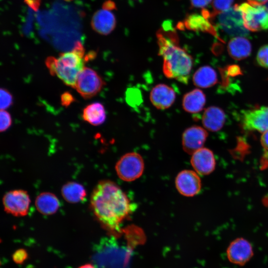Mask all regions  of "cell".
Returning <instances> with one entry per match:
<instances>
[{
	"label": "cell",
	"instance_id": "obj_1",
	"mask_svg": "<svg viewBox=\"0 0 268 268\" xmlns=\"http://www.w3.org/2000/svg\"><path fill=\"white\" fill-rule=\"evenodd\" d=\"M90 206L97 219L108 230L119 231L133 206L122 189L114 182L103 180L93 189Z\"/></svg>",
	"mask_w": 268,
	"mask_h": 268
},
{
	"label": "cell",
	"instance_id": "obj_2",
	"mask_svg": "<svg viewBox=\"0 0 268 268\" xmlns=\"http://www.w3.org/2000/svg\"><path fill=\"white\" fill-rule=\"evenodd\" d=\"M158 55L162 57L165 76L187 84L193 65V59L179 45L178 36L171 27L162 28L156 33Z\"/></svg>",
	"mask_w": 268,
	"mask_h": 268
},
{
	"label": "cell",
	"instance_id": "obj_3",
	"mask_svg": "<svg viewBox=\"0 0 268 268\" xmlns=\"http://www.w3.org/2000/svg\"><path fill=\"white\" fill-rule=\"evenodd\" d=\"M84 60L83 48L78 43L72 51L62 53L58 58L49 57L45 63L51 75L74 88L78 76L84 67Z\"/></svg>",
	"mask_w": 268,
	"mask_h": 268
},
{
	"label": "cell",
	"instance_id": "obj_4",
	"mask_svg": "<svg viewBox=\"0 0 268 268\" xmlns=\"http://www.w3.org/2000/svg\"><path fill=\"white\" fill-rule=\"evenodd\" d=\"M241 12L244 25L249 31L256 32L268 29V8L248 3L235 5Z\"/></svg>",
	"mask_w": 268,
	"mask_h": 268
},
{
	"label": "cell",
	"instance_id": "obj_5",
	"mask_svg": "<svg viewBox=\"0 0 268 268\" xmlns=\"http://www.w3.org/2000/svg\"><path fill=\"white\" fill-rule=\"evenodd\" d=\"M216 28L230 36H246L248 30L244 25L241 12L236 5L227 10L218 14Z\"/></svg>",
	"mask_w": 268,
	"mask_h": 268
},
{
	"label": "cell",
	"instance_id": "obj_6",
	"mask_svg": "<svg viewBox=\"0 0 268 268\" xmlns=\"http://www.w3.org/2000/svg\"><path fill=\"white\" fill-rule=\"evenodd\" d=\"M115 169L118 176L122 180L134 181L140 177L143 172L142 158L136 152L128 153L118 160Z\"/></svg>",
	"mask_w": 268,
	"mask_h": 268
},
{
	"label": "cell",
	"instance_id": "obj_7",
	"mask_svg": "<svg viewBox=\"0 0 268 268\" xmlns=\"http://www.w3.org/2000/svg\"><path fill=\"white\" fill-rule=\"evenodd\" d=\"M105 84L96 71L84 67L78 76L74 88L83 98L89 99L99 93Z\"/></svg>",
	"mask_w": 268,
	"mask_h": 268
},
{
	"label": "cell",
	"instance_id": "obj_8",
	"mask_svg": "<svg viewBox=\"0 0 268 268\" xmlns=\"http://www.w3.org/2000/svg\"><path fill=\"white\" fill-rule=\"evenodd\" d=\"M241 123L246 131L264 133L268 130V107L257 106L242 111Z\"/></svg>",
	"mask_w": 268,
	"mask_h": 268
},
{
	"label": "cell",
	"instance_id": "obj_9",
	"mask_svg": "<svg viewBox=\"0 0 268 268\" xmlns=\"http://www.w3.org/2000/svg\"><path fill=\"white\" fill-rule=\"evenodd\" d=\"M2 202L7 213L15 216H24L28 212L30 200L26 191L15 190L6 193Z\"/></svg>",
	"mask_w": 268,
	"mask_h": 268
},
{
	"label": "cell",
	"instance_id": "obj_10",
	"mask_svg": "<svg viewBox=\"0 0 268 268\" xmlns=\"http://www.w3.org/2000/svg\"><path fill=\"white\" fill-rule=\"evenodd\" d=\"M254 254L251 243L243 238H238L232 241L226 250L229 261L236 265L243 266L249 262Z\"/></svg>",
	"mask_w": 268,
	"mask_h": 268
},
{
	"label": "cell",
	"instance_id": "obj_11",
	"mask_svg": "<svg viewBox=\"0 0 268 268\" xmlns=\"http://www.w3.org/2000/svg\"><path fill=\"white\" fill-rule=\"evenodd\" d=\"M211 21L210 12L203 9L201 14L193 13L188 15L184 20V25L191 30L208 33L223 42Z\"/></svg>",
	"mask_w": 268,
	"mask_h": 268
},
{
	"label": "cell",
	"instance_id": "obj_12",
	"mask_svg": "<svg viewBox=\"0 0 268 268\" xmlns=\"http://www.w3.org/2000/svg\"><path fill=\"white\" fill-rule=\"evenodd\" d=\"M175 185L178 192L186 197H192L198 194L201 187L198 174L191 170L180 172L176 178Z\"/></svg>",
	"mask_w": 268,
	"mask_h": 268
},
{
	"label": "cell",
	"instance_id": "obj_13",
	"mask_svg": "<svg viewBox=\"0 0 268 268\" xmlns=\"http://www.w3.org/2000/svg\"><path fill=\"white\" fill-rule=\"evenodd\" d=\"M208 133L203 128L193 126L185 130L182 136V145L184 150L190 154L202 148Z\"/></svg>",
	"mask_w": 268,
	"mask_h": 268
},
{
	"label": "cell",
	"instance_id": "obj_14",
	"mask_svg": "<svg viewBox=\"0 0 268 268\" xmlns=\"http://www.w3.org/2000/svg\"><path fill=\"white\" fill-rule=\"evenodd\" d=\"M191 163L196 172L203 175L210 174L215 167L213 152L210 149L203 147L192 154Z\"/></svg>",
	"mask_w": 268,
	"mask_h": 268
},
{
	"label": "cell",
	"instance_id": "obj_15",
	"mask_svg": "<svg viewBox=\"0 0 268 268\" xmlns=\"http://www.w3.org/2000/svg\"><path fill=\"white\" fill-rule=\"evenodd\" d=\"M150 100L158 109L164 110L171 107L175 102L176 93L174 89L165 84H158L151 90Z\"/></svg>",
	"mask_w": 268,
	"mask_h": 268
},
{
	"label": "cell",
	"instance_id": "obj_16",
	"mask_svg": "<svg viewBox=\"0 0 268 268\" xmlns=\"http://www.w3.org/2000/svg\"><path fill=\"white\" fill-rule=\"evenodd\" d=\"M116 20L110 10L103 8L94 13L91 19L93 29L98 33L106 35L115 28Z\"/></svg>",
	"mask_w": 268,
	"mask_h": 268
},
{
	"label": "cell",
	"instance_id": "obj_17",
	"mask_svg": "<svg viewBox=\"0 0 268 268\" xmlns=\"http://www.w3.org/2000/svg\"><path fill=\"white\" fill-rule=\"evenodd\" d=\"M226 120L224 112L221 108L210 106L205 109L202 117L203 127L211 132H217L223 126Z\"/></svg>",
	"mask_w": 268,
	"mask_h": 268
},
{
	"label": "cell",
	"instance_id": "obj_18",
	"mask_svg": "<svg viewBox=\"0 0 268 268\" xmlns=\"http://www.w3.org/2000/svg\"><path fill=\"white\" fill-rule=\"evenodd\" d=\"M227 50L232 58L239 61L246 59L250 56L252 52V45L246 38L237 36L229 41Z\"/></svg>",
	"mask_w": 268,
	"mask_h": 268
},
{
	"label": "cell",
	"instance_id": "obj_19",
	"mask_svg": "<svg viewBox=\"0 0 268 268\" xmlns=\"http://www.w3.org/2000/svg\"><path fill=\"white\" fill-rule=\"evenodd\" d=\"M205 102V94L201 90L196 88L184 95L182 106L185 111L191 113H196L203 109Z\"/></svg>",
	"mask_w": 268,
	"mask_h": 268
},
{
	"label": "cell",
	"instance_id": "obj_20",
	"mask_svg": "<svg viewBox=\"0 0 268 268\" xmlns=\"http://www.w3.org/2000/svg\"><path fill=\"white\" fill-rule=\"evenodd\" d=\"M37 210L44 215H51L57 212L60 207V201L54 194L43 192L39 194L35 200Z\"/></svg>",
	"mask_w": 268,
	"mask_h": 268
},
{
	"label": "cell",
	"instance_id": "obj_21",
	"mask_svg": "<svg viewBox=\"0 0 268 268\" xmlns=\"http://www.w3.org/2000/svg\"><path fill=\"white\" fill-rule=\"evenodd\" d=\"M193 81L197 87H210L217 82V73L211 67L204 66L196 70L193 76Z\"/></svg>",
	"mask_w": 268,
	"mask_h": 268
},
{
	"label": "cell",
	"instance_id": "obj_22",
	"mask_svg": "<svg viewBox=\"0 0 268 268\" xmlns=\"http://www.w3.org/2000/svg\"><path fill=\"white\" fill-rule=\"evenodd\" d=\"M82 118L92 125H101L106 118L104 106L99 102H94L88 105L83 110Z\"/></svg>",
	"mask_w": 268,
	"mask_h": 268
},
{
	"label": "cell",
	"instance_id": "obj_23",
	"mask_svg": "<svg viewBox=\"0 0 268 268\" xmlns=\"http://www.w3.org/2000/svg\"><path fill=\"white\" fill-rule=\"evenodd\" d=\"M62 195L68 202L77 203L82 201L86 195L82 185L76 182L65 184L61 189Z\"/></svg>",
	"mask_w": 268,
	"mask_h": 268
},
{
	"label": "cell",
	"instance_id": "obj_24",
	"mask_svg": "<svg viewBox=\"0 0 268 268\" xmlns=\"http://www.w3.org/2000/svg\"><path fill=\"white\" fill-rule=\"evenodd\" d=\"M234 0H213V11L211 13L213 18L219 13L225 11L230 8Z\"/></svg>",
	"mask_w": 268,
	"mask_h": 268
},
{
	"label": "cell",
	"instance_id": "obj_25",
	"mask_svg": "<svg viewBox=\"0 0 268 268\" xmlns=\"http://www.w3.org/2000/svg\"><path fill=\"white\" fill-rule=\"evenodd\" d=\"M256 60L260 66L268 68V44L265 45L260 48L257 55Z\"/></svg>",
	"mask_w": 268,
	"mask_h": 268
},
{
	"label": "cell",
	"instance_id": "obj_26",
	"mask_svg": "<svg viewBox=\"0 0 268 268\" xmlns=\"http://www.w3.org/2000/svg\"><path fill=\"white\" fill-rule=\"evenodd\" d=\"M0 109L5 110L9 108L12 103V96L10 93L4 88H0Z\"/></svg>",
	"mask_w": 268,
	"mask_h": 268
},
{
	"label": "cell",
	"instance_id": "obj_27",
	"mask_svg": "<svg viewBox=\"0 0 268 268\" xmlns=\"http://www.w3.org/2000/svg\"><path fill=\"white\" fill-rule=\"evenodd\" d=\"M0 131L1 132L7 130L11 125L12 120L10 114L5 110H1L0 112Z\"/></svg>",
	"mask_w": 268,
	"mask_h": 268
},
{
	"label": "cell",
	"instance_id": "obj_28",
	"mask_svg": "<svg viewBox=\"0 0 268 268\" xmlns=\"http://www.w3.org/2000/svg\"><path fill=\"white\" fill-rule=\"evenodd\" d=\"M13 261L17 264H22L28 257L26 251L23 249L17 250L12 255Z\"/></svg>",
	"mask_w": 268,
	"mask_h": 268
},
{
	"label": "cell",
	"instance_id": "obj_29",
	"mask_svg": "<svg viewBox=\"0 0 268 268\" xmlns=\"http://www.w3.org/2000/svg\"><path fill=\"white\" fill-rule=\"evenodd\" d=\"M74 101V98L72 94L68 92L63 93L61 96V103L62 105L65 107L68 106Z\"/></svg>",
	"mask_w": 268,
	"mask_h": 268
},
{
	"label": "cell",
	"instance_id": "obj_30",
	"mask_svg": "<svg viewBox=\"0 0 268 268\" xmlns=\"http://www.w3.org/2000/svg\"><path fill=\"white\" fill-rule=\"evenodd\" d=\"M224 71V74L227 76H235L242 74L240 67L237 65L229 66Z\"/></svg>",
	"mask_w": 268,
	"mask_h": 268
},
{
	"label": "cell",
	"instance_id": "obj_31",
	"mask_svg": "<svg viewBox=\"0 0 268 268\" xmlns=\"http://www.w3.org/2000/svg\"><path fill=\"white\" fill-rule=\"evenodd\" d=\"M212 0H190L192 7L195 8H204L207 6Z\"/></svg>",
	"mask_w": 268,
	"mask_h": 268
},
{
	"label": "cell",
	"instance_id": "obj_32",
	"mask_svg": "<svg viewBox=\"0 0 268 268\" xmlns=\"http://www.w3.org/2000/svg\"><path fill=\"white\" fill-rule=\"evenodd\" d=\"M261 142L263 147L268 151V130L263 133Z\"/></svg>",
	"mask_w": 268,
	"mask_h": 268
},
{
	"label": "cell",
	"instance_id": "obj_33",
	"mask_svg": "<svg viewBox=\"0 0 268 268\" xmlns=\"http://www.w3.org/2000/svg\"><path fill=\"white\" fill-rule=\"evenodd\" d=\"M249 3L254 5H261L266 3L268 0H248Z\"/></svg>",
	"mask_w": 268,
	"mask_h": 268
},
{
	"label": "cell",
	"instance_id": "obj_34",
	"mask_svg": "<svg viewBox=\"0 0 268 268\" xmlns=\"http://www.w3.org/2000/svg\"><path fill=\"white\" fill-rule=\"evenodd\" d=\"M78 268H95V267L90 264H87L83 266H81Z\"/></svg>",
	"mask_w": 268,
	"mask_h": 268
}]
</instances>
